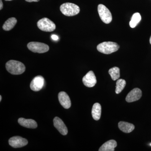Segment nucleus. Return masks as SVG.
<instances>
[{"label": "nucleus", "instance_id": "obj_1", "mask_svg": "<svg viewBox=\"0 0 151 151\" xmlns=\"http://www.w3.org/2000/svg\"><path fill=\"white\" fill-rule=\"evenodd\" d=\"M6 69L9 73L13 75H19L25 70V66L23 63L19 61L10 60L6 64Z\"/></svg>", "mask_w": 151, "mask_h": 151}, {"label": "nucleus", "instance_id": "obj_2", "mask_svg": "<svg viewBox=\"0 0 151 151\" xmlns=\"http://www.w3.org/2000/svg\"><path fill=\"white\" fill-rule=\"evenodd\" d=\"M120 48L119 45L113 42H104L97 46L98 51L105 54H110L117 51Z\"/></svg>", "mask_w": 151, "mask_h": 151}, {"label": "nucleus", "instance_id": "obj_3", "mask_svg": "<svg viewBox=\"0 0 151 151\" xmlns=\"http://www.w3.org/2000/svg\"><path fill=\"white\" fill-rule=\"evenodd\" d=\"M60 10L64 15L71 17L78 14L80 12V8L75 4L66 3L60 6Z\"/></svg>", "mask_w": 151, "mask_h": 151}, {"label": "nucleus", "instance_id": "obj_4", "mask_svg": "<svg viewBox=\"0 0 151 151\" xmlns=\"http://www.w3.org/2000/svg\"><path fill=\"white\" fill-rule=\"evenodd\" d=\"M37 25L40 29L47 32L53 31L56 28L54 23L47 18H44L39 20Z\"/></svg>", "mask_w": 151, "mask_h": 151}, {"label": "nucleus", "instance_id": "obj_5", "mask_svg": "<svg viewBox=\"0 0 151 151\" xmlns=\"http://www.w3.org/2000/svg\"><path fill=\"white\" fill-rule=\"evenodd\" d=\"M27 47L31 51L39 53H45L48 51L49 47L45 44L32 42L27 44Z\"/></svg>", "mask_w": 151, "mask_h": 151}, {"label": "nucleus", "instance_id": "obj_6", "mask_svg": "<svg viewBox=\"0 0 151 151\" xmlns=\"http://www.w3.org/2000/svg\"><path fill=\"white\" fill-rule=\"evenodd\" d=\"M98 12L100 19L103 22L108 24L112 21V14L105 5L99 4L98 6Z\"/></svg>", "mask_w": 151, "mask_h": 151}, {"label": "nucleus", "instance_id": "obj_7", "mask_svg": "<svg viewBox=\"0 0 151 151\" xmlns=\"http://www.w3.org/2000/svg\"><path fill=\"white\" fill-rule=\"evenodd\" d=\"M9 144L10 145L14 148H20L27 145L28 144L27 140L24 138L15 136L12 137L9 139Z\"/></svg>", "mask_w": 151, "mask_h": 151}, {"label": "nucleus", "instance_id": "obj_8", "mask_svg": "<svg viewBox=\"0 0 151 151\" xmlns=\"http://www.w3.org/2000/svg\"><path fill=\"white\" fill-rule=\"evenodd\" d=\"M45 84V79L41 76H37L33 79L30 84L32 90L35 92L42 89Z\"/></svg>", "mask_w": 151, "mask_h": 151}, {"label": "nucleus", "instance_id": "obj_9", "mask_svg": "<svg viewBox=\"0 0 151 151\" xmlns=\"http://www.w3.org/2000/svg\"><path fill=\"white\" fill-rule=\"evenodd\" d=\"M83 84L88 87H92L97 83V79L93 71H89L82 78Z\"/></svg>", "mask_w": 151, "mask_h": 151}, {"label": "nucleus", "instance_id": "obj_10", "mask_svg": "<svg viewBox=\"0 0 151 151\" xmlns=\"http://www.w3.org/2000/svg\"><path fill=\"white\" fill-rule=\"evenodd\" d=\"M142 96V92L139 88H134L129 92L126 97V100L128 103H132L139 100Z\"/></svg>", "mask_w": 151, "mask_h": 151}, {"label": "nucleus", "instance_id": "obj_11", "mask_svg": "<svg viewBox=\"0 0 151 151\" xmlns=\"http://www.w3.org/2000/svg\"><path fill=\"white\" fill-rule=\"evenodd\" d=\"M53 124L55 127L58 130V132L63 135H66L68 134L67 127L61 119L56 117L53 119Z\"/></svg>", "mask_w": 151, "mask_h": 151}, {"label": "nucleus", "instance_id": "obj_12", "mask_svg": "<svg viewBox=\"0 0 151 151\" xmlns=\"http://www.w3.org/2000/svg\"><path fill=\"white\" fill-rule=\"evenodd\" d=\"M58 100L60 103L65 109H68L71 106V101L70 98L66 92H60L58 94Z\"/></svg>", "mask_w": 151, "mask_h": 151}, {"label": "nucleus", "instance_id": "obj_13", "mask_svg": "<svg viewBox=\"0 0 151 151\" xmlns=\"http://www.w3.org/2000/svg\"><path fill=\"white\" fill-rule=\"evenodd\" d=\"M18 123L21 126L29 129H35L37 127L36 122L32 119L19 118L18 119Z\"/></svg>", "mask_w": 151, "mask_h": 151}, {"label": "nucleus", "instance_id": "obj_14", "mask_svg": "<svg viewBox=\"0 0 151 151\" xmlns=\"http://www.w3.org/2000/svg\"><path fill=\"white\" fill-rule=\"evenodd\" d=\"M117 142L114 140H110L102 145L99 149V151H114L117 147Z\"/></svg>", "mask_w": 151, "mask_h": 151}, {"label": "nucleus", "instance_id": "obj_15", "mask_svg": "<svg viewBox=\"0 0 151 151\" xmlns=\"http://www.w3.org/2000/svg\"><path fill=\"white\" fill-rule=\"evenodd\" d=\"M119 128L120 130L125 133H129L135 129L133 124L127 122H120L119 123Z\"/></svg>", "mask_w": 151, "mask_h": 151}, {"label": "nucleus", "instance_id": "obj_16", "mask_svg": "<svg viewBox=\"0 0 151 151\" xmlns=\"http://www.w3.org/2000/svg\"><path fill=\"white\" fill-rule=\"evenodd\" d=\"M101 106L100 103H95L92 107V114L94 120L98 121L100 119L101 115Z\"/></svg>", "mask_w": 151, "mask_h": 151}, {"label": "nucleus", "instance_id": "obj_17", "mask_svg": "<svg viewBox=\"0 0 151 151\" xmlns=\"http://www.w3.org/2000/svg\"><path fill=\"white\" fill-rule=\"evenodd\" d=\"M17 23L15 18L11 17L7 20L3 26V29L5 31H9L12 29Z\"/></svg>", "mask_w": 151, "mask_h": 151}, {"label": "nucleus", "instance_id": "obj_18", "mask_svg": "<svg viewBox=\"0 0 151 151\" xmlns=\"http://www.w3.org/2000/svg\"><path fill=\"white\" fill-rule=\"evenodd\" d=\"M141 19L140 14L139 13H136L132 16L131 21L129 22L130 26L131 28H134L140 22Z\"/></svg>", "mask_w": 151, "mask_h": 151}, {"label": "nucleus", "instance_id": "obj_19", "mask_svg": "<svg viewBox=\"0 0 151 151\" xmlns=\"http://www.w3.org/2000/svg\"><path fill=\"white\" fill-rule=\"evenodd\" d=\"M108 72L111 76V78L114 81L118 80L120 78V69L119 68L117 67L112 68L109 70Z\"/></svg>", "mask_w": 151, "mask_h": 151}, {"label": "nucleus", "instance_id": "obj_20", "mask_svg": "<svg viewBox=\"0 0 151 151\" xmlns=\"http://www.w3.org/2000/svg\"><path fill=\"white\" fill-rule=\"evenodd\" d=\"M116 93L119 94L122 92L126 85V81L123 79H119L116 83Z\"/></svg>", "mask_w": 151, "mask_h": 151}, {"label": "nucleus", "instance_id": "obj_21", "mask_svg": "<svg viewBox=\"0 0 151 151\" xmlns=\"http://www.w3.org/2000/svg\"><path fill=\"white\" fill-rule=\"evenodd\" d=\"M51 38L53 40L55 41L58 40L59 39L57 35H52L51 36Z\"/></svg>", "mask_w": 151, "mask_h": 151}, {"label": "nucleus", "instance_id": "obj_22", "mask_svg": "<svg viewBox=\"0 0 151 151\" xmlns=\"http://www.w3.org/2000/svg\"><path fill=\"white\" fill-rule=\"evenodd\" d=\"M25 1L28 2H38L40 0H25Z\"/></svg>", "mask_w": 151, "mask_h": 151}, {"label": "nucleus", "instance_id": "obj_23", "mask_svg": "<svg viewBox=\"0 0 151 151\" xmlns=\"http://www.w3.org/2000/svg\"><path fill=\"white\" fill-rule=\"evenodd\" d=\"M3 4L2 0H0V9L1 10L3 9Z\"/></svg>", "mask_w": 151, "mask_h": 151}, {"label": "nucleus", "instance_id": "obj_24", "mask_svg": "<svg viewBox=\"0 0 151 151\" xmlns=\"http://www.w3.org/2000/svg\"><path fill=\"white\" fill-rule=\"evenodd\" d=\"M2 100V96L1 95H0V101H1Z\"/></svg>", "mask_w": 151, "mask_h": 151}, {"label": "nucleus", "instance_id": "obj_25", "mask_svg": "<svg viewBox=\"0 0 151 151\" xmlns=\"http://www.w3.org/2000/svg\"><path fill=\"white\" fill-rule=\"evenodd\" d=\"M150 43L151 45V36L150 37Z\"/></svg>", "mask_w": 151, "mask_h": 151}, {"label": "nucleus", "instance_id": "obj_26", "mask_svg": "<svg viewBox=\"0 0 151 151\" xmlns=\"http://www.w3.org/2000/svg\"><path fill=\"white\" fill-rule=\"evenodd\" d=\"M149 145L151 146V142L150 143V144H149Z\"/></svg>", "mask_w": 151, "mask_h": 151}, {"label": "nucleus", "instance_id": "obj_27", "mask_svg": "<svg viewBox=\"0 0 151 151\" xmlns=\"http://www.w3.org/2000/svg\"><path fill=\"white\" fill-rule=\"evenodd\" d=\"M6 1H12V0H5Z\"/></svg>", "mask_w": 151, "mask_h": 151}]
</instances>
